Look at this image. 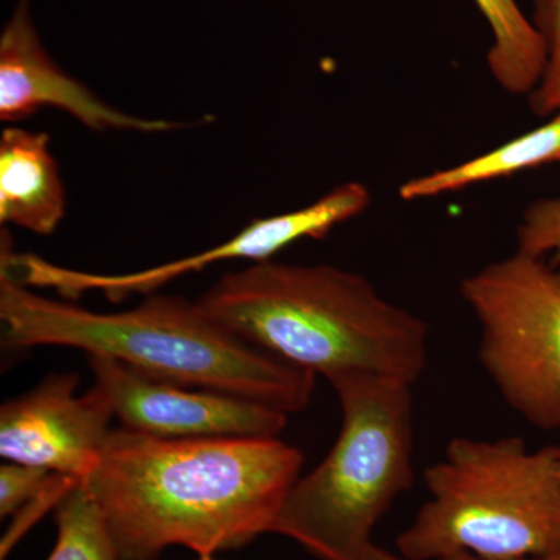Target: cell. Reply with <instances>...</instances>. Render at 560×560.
Returning a JSON list of instances; mask_svg holds the SVG:
<instances>
[{"mask_svg":"<svg viewBox=\"0 0 560 560\" xmlns=\"http://www.w3.org/2000/svg\"><path fill=\"white\" fill-rule=\"evenodd\" d=\"M517 250L560 265V198L534 201L523 213L517 231Z\"/></svg>","mask_w":560,"mask_h":560,"instance_id":"obj_16","label":"cell"},{"mask_svg":"<svg viewBox=\"0 0 560 560\" xmlns=\"http://www.w3.org/2000/svg\"><path fill=\"white\" fill-rule=\"evenodd\" d=\"M55 510L57 544L47 560H120L97 503L77 481Z\"/></svg>","mask_w":560,"mask_h":560,"instance_id":"obj_14","label":"cell"},{"mask_svg":"<svg viewBox=\"0 0 560 560\" xmlns=\"http://www.w3.org/2000/svg\"><path fill=\"white\" fill-rule=\"evenodd\" d=\"M423 480L430 499L396 540L405 560L560 555V447L455 438Z\"/></svg>","mask_w":560,"mask_h":560,"instance_id":"obj_4","label":"cell"},{"mask_svg":"<svg viewBox=\"0 0 560 560\" xmlns=\"http://www.w3.org/2000/svg\"><path fill=\"white\" fill-rule=\"evenodd\" d=\"M533 22L547 49V62L539 84L529 94V106L537 116L560 113V0H533Z\"/></svg>","mask_w":560,"mask_h":560,"instance_id":"obj_15","label":"cell"},{"mask_svg":"<svg viewBox=\"0 0 560 560\" xmlns=\"http://www.w3.org/2000/svg\"><path fill=\"white\" fill-rule=\"evenodd\" d=\"M46 132L7 127L0 136V223L38 235L57 230L66 191Z\"/></svg>","mask_w":560,"mask_h":560,"instance_id":"obj_11","label":"cell"},{"mask_svg":"<svg viewBox=\"0 0 560 560\" xmlns=\"http://www.w3.org/2000/svg\"><path fill=\"white\" fill-rule=\"evenodd\" d=\"M560 161V113L536 130L512 139L489 153L445 168L418 176L401 184V200H423L451 194L486 180L504 178L526 168Z\"/></svg>","mask_w":560,"mask_h":560,"instance_id":"obj_12","label":"cell"},{"mask_svg":"<svg viewBox=\"0 0 560 560\" xmlns=\"http://www.w3.org/2000/svg\"><path fill=\"white\" fill-rule=\"evenodd\" d=\"M488 21L493 43L488 66L497 83L510 94H530L547 62L544 39L517 0H475Z\"/></svg>","mask_w":560,"mask_h":560,"instance_id":"obj_13","label":"cell"},{"mask_svg":"<svg viewBox=\"0 0 560 560\" xmlns=\"http://www.w3.org/2000/svg\"><path fill=\"white\" fill-rule=\"evenodd\" d=\"M200 560H215V559H213V555H201Z\"/></svg>","mask_w":560,"mask_h":560,"instance_id":"obj_19","label":"cell"},{"mask_svg":"<svg viewBox=\"0 0 560 560\" xmlns=\"http://www.w3.org/2000/svg\"><path fill=\"white\" fill-rule=\"evenodd\" d=\"M43 106L65 110L95 131L164 132L180 127L178 121L142 119L113 108L70 77L43 46L32 0H18L0 33V119L24 120Z\"/></svg>","mask_w":560,"mask_h":560,"instance_id":"obj_10","label":"cell"},{"mask_svg":"<svg viewBox=\"0 0 560 560\" xmlns=\"http://www.w3.org/2000/svg\"><path fill=\"white\" fill-rule=\"evenodd\" d=\"M480 324L478 357L500 396L530 427L560 429V272L515 253L460 282Z\"/></svg>","mask_w":560,"mask_h":560,"instance_id":"obj_6","label":"cell"},{"mask_svg":"<svg viewBox=\"0 0 560 560\" xmlns=\"http://www.w3.org/2000/svg\"><path fill=\"white\" fill-rule=\"evenodd\" d=\"M330 385L340 400V434L287 493L272 533L320 560H363L375 526L415 480L412 386L377 375Z\"/></svg>","mask_w":560,"mask_h":560,"instance_id":"obj_5","label":"cell"},{"mask_svg":"<svg viewBox=\"0 0 560 560\" xmlns=\"http://www.w3.org/2000/svg\"><path fill=\"white\" fill-rule=\"evenodd\" d=\"M363 560H405L399 552H390L386 548L372 544Z\"/></svg>","mask_w":560,"mask_h":560,"instance_id":"obj_17","label":"cell"},{"mask_svg":"<svg viewBox=\"0 0 560 560\" xmlns=\"http://www.w3.org/2000/svg\"><path fill=\"white\" fill-rule=\"evenodd\" d=\"M79 375L51 374L0 407V456L83 480L110 433L113 408L92 386L75 396Z\"/></svg>","mask_w":560,"mask_h":560,"instance_id":"obj_9","label":"cell"},{"mask_svg":"<svg viewBox=\"0 0 560 560\" xmlns=\"http://www.w3.org/2000/svg\"><path fill=\"white\" fill-rule=\"evenodd\" d=\"M2 348L61 346L128 364L150 377L221 390L293 415L311 404L315 374L232 334L200 301L151 294L119 313L39 296L0 272Z\"/></svg>","mask_w":560,"mask_h":560,"instance_id":"obj_3","label":"cell"},{"mask_svg":"<svg viewBox=\"0 0 560 560\" xmlns=\"http://www.w3.org/2000/svg\"><path fill=\"white\" fill-rule=\"evenodd\" d=\"M94 385L124 429L168 438H279L289 415L221 390L150 377L120 361L90 355Z\"/></svg>","mask_w":560,"mask_h":560,"instance_id":"obj_8","label":"cell"},{"mask_svg":"<svg viewBox=\"0 0 560 560\" xmlns=\"http://www.w3.org/2000/svg\"><path fill=\"white\" fill-rule=\"evenodd\" d=\"M304 455L279 438L168 440L110 430L83 478L120 560H158L168 547L238 550L272 533Z\"/></svg>","mask_w":560,"mask_h":560,"instance_id":"obj_1","label":"cell"},{"mask_svg":"<svg viewBox=\"0 0 560 560\" xmlns=\"http://www.w3.org/2000/svg\"><path fill=\"white\" fill-rule=\"evenodd\" d=\"M201 307L238 338L331 383L377 375L415 386L429 359V329L334 265L261 261L223 276Z\"/></svg>","mask_w":560,"mask_h":560,"instance_id":"obj_2","label":"cell"},{"mask_svg":"<svg viewBox=\"0 0 560 560\" xmlns=\"http://www.w3.org/2000/svg\"><path fill=\"white\" fill-rule=\"evenodd\" d=\"M434 560H495V559L480 558V556L470 555V552H455V555L442 556V558H438ZM515 560H560V555L547 556V558L515 559Z\"/></svg>","mask_w":560,"mask_h":560,"instance_id":"obj_18","label":"cell"},{"mask_svg":"<svg viewBox=\"0 0 560 560\" xmlns=\"http://www.w3.org/2000/svg\"><path fill=\"white\" fill-rule=\"evenodd\" d=\"M370 205L368 187L360 183L342 184L305 208L250 221L245 230L212 248L127 275L70 270L35 254L16 253L2 243L0 272L31 289L57 291L65 300L75 301L88 291H101L106 300L121 302L132 294L154 293L172 280L220 261L241 259L261 264L271 260L280 250L302 238L326 237L338 224L355 219Z\"/></svg>","mask_w":560,"mask_h":560,"instance_id":"obj_7","label":"cell"}]
</instances>
